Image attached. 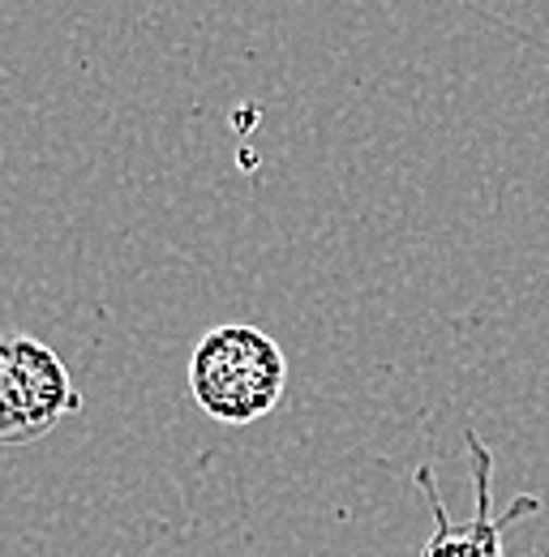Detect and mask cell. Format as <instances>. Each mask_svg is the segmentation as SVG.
Returning a JSON list of instances; mask_svg holds the SVG:
<instances>
[{"label":"cell","instance_id":"obj_1","mask_svg":"<svg viewBox=\"0 0 549 557\" xmlns=\"http://www.w3.org/2000/svg\"><path fill=\"white\" fill-rule=\"evenodd\" d=\"M283 382V348L245 322L206 331L190 356V391L198 408L219 424H254L274 412Z\"/></svg>","mask_w":549,"mask_h":557},{"label":"cell","instance_id":"obj_2","mask_svg":"<svg viewBox=\"0 0 549 557\" xmlns=\"http://www.w3.org/2000/svg\"><path fill=\"white\" fill-rule=\"evenodd\" d=\"M77 412L65 360L30 335H0V446H26Z\"/></svg>","mask_w":549,"mask_h":557},{"label":"cell","instance_id":"obj_3","mask_svg":"<svg viewBox=\"0 0 549 557\" xmlns=\"http://www.w3.org/2000/svg\"><path fill=\"white\" fill-rule=\"evenodd\" d=\"M464 446H468L473 485H477V515H473L468 523H451V519H447V506H442V497H438V485H434V472L420 468V472H416V485H420L429 510H434V536H429V545L420 549V557H502V532H507V523H515V519L541 510V497H520V502H511L502 515H493V506H489L493 455L485 450V442H480L473 429L464 433Z\"/></svg>","mask_w":549,"mask_h":557}]
</instances>
